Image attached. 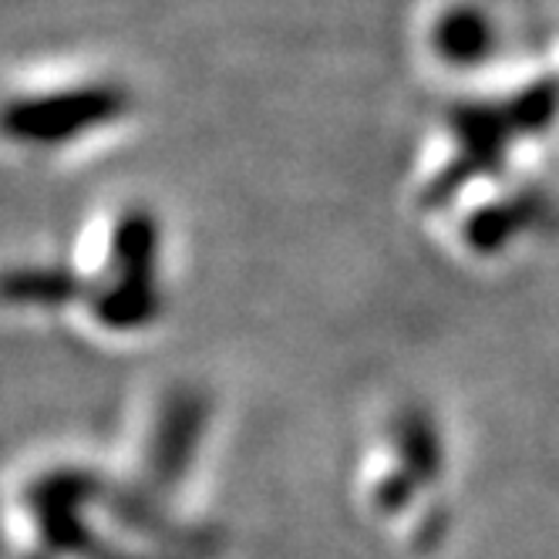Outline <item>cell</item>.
<instances>
[{"label":"cell","mask_w":559,"mask_h":559,"mask_svg":"<svg viewBox=\"0 0 559 559\" xmlns=\"http://www.w3.org/2000/svg\"><path fill=\"white\" fill-rule=\"evenodd\" d=\"M126 108L129 98L118 85H74L27 95L0 108V135L21 145H64L122 118Z\"/></svg>","instance_id":"cell-1"},{"label":"cell","mask_w":559,"mask_h":559,"mask_svg":"<svg viewBox=\"0 0 559 559\" xmlns=\"http://www.w3.org/2000/svg\"><path fill=\"white\" fill-rule=\"evenodd\" d=\"M158 226L145 210H132L118 219L111 236V280L98 287L92 307L98 321L115 331L148 324L158 313Z\"/></svg>","instance_id":"cell-2"},{"label":"cell","mask_w":559,"mask_h":559,"mask_svg":"<svg viewBox=\"0 0 559 559\" xmlns=\"http://www.w3.org/2000/svg\"><path fill=\"white\" fill-rule=\"evenodd\" d=\"M88 284L64 266H17L0 273V304L14 307H64L85 294Z\"/></svg>","instance_id":"cell-3"}]
</instances>
